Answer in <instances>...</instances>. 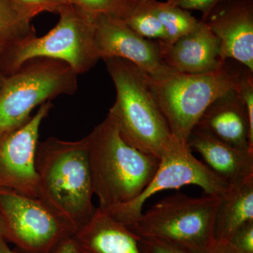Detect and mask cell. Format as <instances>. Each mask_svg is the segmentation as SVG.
<instances>
[{
    "label": "cell",
    "mask_w": 253,
    "mask_h": 253,
    "mask_svg": "<svg viewBox=\"0 0 253 253\" xmlns=\"http://www.w3.org/2000/svg\"><path fill=\"white\" fill-rule=\"evenodd\" d=\"M36 168L40 199L77 229L90 219L96 208L86 136L38 143Z\"/></svg>",
    "instance_id": "1"
},
{
    "label": "cell",
    "mask_w": 253,
    "mask_h": 253,
    "mask_svg": "<svg viewBox=\"0 0 253 253\" xmlns=\"http://www.w3.org/2000/svg\"><path fill=\"white\" fill-rule=\"evenodd\" d=\"M86 137L99 207L111 209L137 197L152 179L160 160L126 143L109 115Z\"/></svg>",
    "instance_id": "2"
},
{
    "label": "cell",
    "mask_w": 253,
    "mask_h": 253,
    "mask_svg": "<svg viewBox=\"0 0 253 253\" xmlns=\"http://www.w3.org/2000/svg\"><path fill=\"white\" fill-rule=\"evenodd\" d=\"M103 60L116 90L108 115L126 143L160 160L179 141L171 133L146 75L126 60Z\"/></svg>",
    "instance_id": "3"
},
{
    "label": "cell",
    "mask_w": 253,
    "mask_h": 253,
    "mask_svg": "<svg viewBox=\"0 0 253 253\" xmlns=\"http://www.w3.org/2000/svg\"><path fill=\"white\" fill-rule=\"evenodd\" d=\"M244 68L234 67L227 60L216 71L204 74L173 72L158 78L145 75L173 136L187 144L191 131L208 108L236 89Z\"/></svg>",
    "instance_id": "4"
},
{
    "label": "cell",
    "mask_w": 253,
    "mask_h": 253,
    "mask_svg": "<svg viewBox=\"0 0 253 253\" xmlns=\"http://www.w3.org/2000/svg\"><path fill=\"white\" fill-rule=\"evenodd\" d=\"M57 24L44 36L12 42L0 59V71L12 74L29 60L46 58L69 65L78 75L90 71L99 60L94 44L95 15L72 4L59 10Z\"/></svg>",
    "instance_id": "5"
},
{
    "label": "cell",
    "mask_w": 253,
    "mask_h": 253,
    "mask_svg": "<svg viewBox=\"0 0 253 253\" xmlns=\"http://www.w3.org/2000/svg\"><path fill=\"white\" fill-rule=\"evenodd\" d=\"M221 196L175 194L151 206L130 229L140 238L166 241L192 253H205L215 242L214 226Z\"/></svg>",
    "instance_id": "6"
},
{
    "label": "cell",
    "mask_w": 253,
    "mask_h": 253,
    "mask_svg": "<svg viewBox=\"0 0 253 253\" xmlns=\"http://www.w3.org/2000/svg\"><path fill=\"white\" fill-rule=\"evenodd\" d=\"M78 76L66 63L38 58L6 76L0 90V136L27 122L37 106L61 95L74 94Z\"/></svg>",
    "instance_id": "7"
},
{
    "label": "cell",
    "mask_w": 253,
    "mask_h": 253,
    "mask_svg": "<svg viewBox=\"0 0 253 253\" xmlns=\"http://www.w3.org/2000/svg\"><path fill=\"white\" fill-rule=\"evenodd\" d=\"M6 241L21 253H54L78 229L40 198L0 191Z\"/></svg>",
    "instance_id": "8"
},
{
    "label": "cell",
    "mask_w": 253,
    "mask_h": 253,
    "mask_svg": "<svg viewBox=\"0 0 253 253\" xmlns=\"http://www.w3.org/2000/svg\"><path fill=\"white\" fill-rule=\"evenodd\" d=\"M195 185L205 194L222 196L230 184L201 162L192 154L187 144L177 141L160 158L159 166L152 179L135 199L105 211L130 229L143 212L144 205L160 191Z\"/></svg>",
    "instance_id": "9"
},
{
    "label": "cell",
    "mask_w": 253,
    "mask_h": 253,
    "mask_svg": "<svg viewBox=\"0 0 253 253\" xmlns=\"http://www.w3.org/2000/svg\"><path fill=\"white\" fill-rule=\"evenodd\" d=\"M52 107L51 101L44 103L27 122L0 136V191L39 198L37 147L42 123Z\"/></svg>",
    "instance_id": "10"
},
{
    "label": "cell",
    "mask_w": 253,
    "mask_h": 253,
    "mask_svg": "<svg viewBox=\"0 0 253 253\" xmlns=\"http://www.w3.org/2000/svg\"><path fill=\"white\" fill-rule=\"evenodd\" d=\"M94 44L99 59L126 60L150 77L161 78L174 72L165 64L158 41L139 36L121 18L95 16Z\"/></svg>",
    "instance_id": "11"
},
{
    "label": "cell",
    "mask_w": 253,
    "mask_h": 253,
    "mask_svg": "<svg viewBox=\"0 0 253 253\" xmlns=\"http://www.w3.org/2000/svg\"><path fill=\"white\" fill-rule=\"evenodd\" d=\"M204 22L220 41L221 61L234 60L253 73V0H233Z\"/></svg>",
    "instance_id": "12"
},
{
    "label": "cell",
    "mask_w": 253,
    "mask_h": 253,
    "mask_svg": "<svg viewBox=\"0 0 253 253\" xmlns=\"http://www.w3.org/2000/svg\"><path fill=\"white\" fill-rule=\"evenodd\" d=\"M161 46L165 64L181 74H204L218 69L221 61L220 41L207 23L199 20L196 28L169 46Z\"/></svg>",
    "instance_id": "13"
},
{
    "label": "cell",
    "mask_w": 253,
    "mask_h": 253,
    "mask_svg": "<svg viewBox=\"0 0 253 253\" xmlns=\"http://www.w3.org/2000/svg\"><path fill=\"white\" fill-rule=\"evenodd\" d=\"M196 127L233 147L253 153V134L247 110L236 89L216 99Z\"/></svg>",
    "instance_id": "14"
},
{
    "label": "cell",
    "mask_w": 253,
    "mask_h": 253,
    "mask_svg": "<svg viewBox=\"0 0 253 253\" xmlns=\"http://www.w3.org/2000/svg\"><path fill=\"white\" fill-rule=\"evenodd\" d=\"M73 239L78 253H141L140 237L99 207Z\"/></svg>",
    "instance_id": "15"
},
{
    "label": "cell",
    "mask_w": 253,
    "mask_h": 253,
    "mask_svg": "<svg viewBox=\"0 0 253 253\" xmlns=\"http://www.w3.org/2000/svg\"><path fill=\"white\" fill-rule=\"evenodd\" d=\"M199 153L205 164L228 184H234L253 175V153L233 147L195 127L187 142Z\"/></svg>",
    "instance_id": "16"
},
{
    "label": "cell",
    "mask_w": 253,
    "mask_h": 253,
    "mask_svg": "<svg viewBox=\"0 0 253 253\" xmlns=\"http://www.w3.org/2000/svg\"><path fill=\"white\" fill-rule=\"evenodd\" d=\"M253 221V175L231 184L221 196L214 219L216 241H229L238 229Z\"/></svg>",
    "instance_id": "17"
},
{
    "label": "cell",
    "mask_w": 253,
    "mask_h": 253,
    "mask_svg": "<svg viewBox=\"0 0 253 253\" xmlns=\"http://www.w3.org/2000/svg\"><path fill=\"white\" fill-rule=\"evenodd\" d=\"M154 9L166 33L164 42L158 41L163 45H170L181 37L192 31L199 21L188 10L171 4L168 1L154 0Z\"/></svg>",
    "instance_id": "18"
},
{
    "label": "cell",
    "mask_w": 253,
    "mask_h": 253,
    "mask_svg": "<svg viewBox=\"0 0 253 253\" xmlns=\"http://www.w3.org/2000/svg\"><path fill=\"white\" fill-rule=\"evenodd\" d=\"M139 36L164 42L166 33L154 9V0H137L129 14L123 19Z\"/></svg>",
    "instance_id": "19"
},
{
    "label": "cell",
    "mask_w": 253,
    "mask_h": 253,
    "mask_svg": "<svg viewBox=\"0 0 253 253\" xmlns=\"http://www.w3.org/2000/svg\"><path fill=\"white\" fill-rule=\"evenodd\" d=\"M34 35L32 21L21 14L10 0H0V36L14 42Z\"/></svg>",
    "instance_id": "20"
},
{
    "label": "cell",
    "mask_w": 253,
    "mask_h": 253,
    "mask_svg": "<svg viewBox=\"0 0 253 253\" xmlns=\"http://www.w3.org/2000/svg\"><path fill=\"white\" fill-rule=\"evenodd\" d=\"M89 14L107 15L124 19L134 7L137 0H67Z\"/></svg>",
    "instance_id": "21"
},
{
    "label": "cell",
    "mask_w": 253,
    "mask_h": 253,
    "mask_svg": "<svg viewBox=\"0 0 253 253\" xmlns=\"http://www.w3.org/2000/svg\"><path fill=\"white\" fill-rule=\"evenodd\" d=\"M18 11L28 19L33 18L43 12L59 13L67 0H10Z\"/></svg>",
    "instance_id": "22"
},
{
    "label": "cell",
    "mask_w": 253,
    "mask_h": 253,
    "mask_svg": "<svg viewBox=\"0 0 253 253\" xmlns=\"http://www.w3.org/2000/svg\"><path fill=\"white\" fill-rule=\"evenodd\" d=\"M171 4L176 5L188 11L196 10L202 13V19L205 21L213 11L230 2L233 0H168Z\"/></svg>",
    "instance_id": "23"
},
{
    "label": "cell",
    "mask_w": 253,
    "mask_h": 253,
    "mask_svg": "<svg viewBox=\"0 0 253 253\" xmlns=\"http://www.w3.org/2000/svg\"><path fill=\"white\" fill-rule=\"evenodd\" d=\"M229 241L241 253H253V221L240 227Z\"/></svg>",
    "instance_id": "24"
},
{
    "label": "cell",
    "mask_w": 253,
    "mask_h": 253,
    "mask_svg": "<svg viewBox=\"0 0 253 253\" xmlns=\"http://www.w3.org/2000/svg\"><path fill=\"white\" fill-rule=\"evenodd\" d=\"M139 248L141 253H192L166 241L151 238H140Z\"/></svg>",
    "instance_id": "25"
},
{
    "label": "cell",
    "mask_w": 253,
    "mask_h": 253,
    "mask_svg": "<svg viewBox=\"0 0 253 253\" xmlns=\"http://www.w3.org/2000/svg\"><path fill=\"white\" fill-rule=\"evenodd\" d=\"M205 253H241L229 241H215Z\"/></svg>",
    "instance_id": "26"
},
{
    "label": "cell",
    "mask_w": 253,
    "mask_h": 253,
    "mask_svg": "<svg viewBox=\"0 0 253 253\" xmlns=\"http://www.w3.org/2000/svg\"><path fill=\"white\" fill-rule=\"evenodd\" d=\"M54 253H78L73 238L63 242Z\"/></svg>",
    "instance_id": "27"
},
{
    "label": "cell",
    "mask_w": 253,
    "mask_h": 253,
    "mask_svg": "<svg viewBox=\"0 0 253 253\" xmlns=\"http://www.w3.org/2000/svg\"><path fill=\"white\" fill-rule=\"evenodd\" d=\"M12 42L4 36H0V59Z\"/></svg>",
    "instance_id": "28"
},
{
    "label": "cell",
    "mask_w": 253,
    "mask_h": 253,
    "mask_svg": "<svg viewBox=\"0 0 253 253\" xmlns=\"http://www.w3.org/2000/svg\"><path fill=\"white\" fill-rule=\"evenodd\" d=\"M0 240H4L6 241V225L2 214L0 211Z\"/></svg>",
    "instance_id": "29"
},
{
    "label": "cell",
    "mask_w": 253,
    "mask_h": 253,
    "mask_svg": "<svg viewBox=\"0 0 253 253\" xmlns=\"http://www.w3.org/2000/svg\"><path fill=\"white\" fill-rule=\"evenodd\" d=\"M0 253H18L12 251L4 240H0Z\"/></svg>",
    "instance_id": "30"
},
{
    "label": "cell",
    "mask_w": 253,
    "mask_h": 253,
    "mask_svg": "<svg viewBox=\"0 0 253 253\" xmlns=\"http://www.w3.org/2000/svg\"><path fill=\"white\" fill-rule=\"evenodd\" d=\"M6 77V75H4V73L0 71V90H1V87H2V85L3 84H4V82Z\"/></svg>",
    "instance_id": "31"
}]
</instances>
